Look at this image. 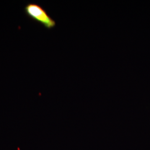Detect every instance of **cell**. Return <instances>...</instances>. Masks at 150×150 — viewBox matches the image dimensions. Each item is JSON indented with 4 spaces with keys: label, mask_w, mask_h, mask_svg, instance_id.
I'll list each match as a JSON object with an SVG mask.
<instances>
[{
    "label": "cell",
    "mask_w": 150,
    "mask_h": 150,
    "mask_svg": "<svg viewBox=\"0 0 150 150\" xmlns=\"http://www.w3.org/2000/svg\"><path fill=\"white\" fill-rule=\"evenodd\" d=\"M24 12L28 18L40 23L47 29L51 30L56 26V21L38 4L28 3L24 7Z\"/></svg>",
    "instance_id": "6da1fadb"
}]
</instances>
